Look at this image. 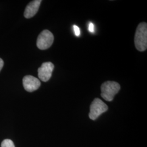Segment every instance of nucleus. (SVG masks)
I'll return each mask as SVG.
<instances>
[{
  "instance_id": "1",
  "label": "nucleus",
  "mask_w": 147,
  "mask_h": 147,
  "mask_svg": "<svg viewBox=\"0 0 147 147\" xmlns=\"http://www.w3.org/2000/svg\"><path fill=\"white\" fill-rule=\"evenodd\" d=\"M135 45L137 50L144 51L147 48V24L141 22L137 27L135 36Z\"/></svg>"
},
{
  "instance_id": "2",
  "label": "nucleus",
  "mask_w": 147,
  "mask_h": 147,
  "mask_svg": "<svg viewBox=\"0 0 147 147\" xmlns=\"http://www.w3.org/2000/svg\"><path fill=\"white\" fill-rule=\"evenodd\" d=\"M121 89L120 84L115 81H106L101 86V96L107 101H112Z\"/></svg>"
},
{
  "instance_id": "3",
  "label": "nucleus",
  "mask_w": 147,
  "mask_h": 147,
  "mask_svg": "<svg viewBox=\"0 0 147 147\" xmlns=\"http://www.w3.org/2000/svg\"><path fill=\"white\" fill-rule=\"evenodd\" d=\"M108 110L107 105L99 98H95L90 106L89 117L90 119L94 121L103 113Z\"/></svg>"
},
{
  "instance_id": "4",
  "label": "nucleus",
  "mask_w": 147,
  "mask_h": 147,
  "mask_svg": "<svg viewBox=\"0 0 147 147\" xmlns=\"http://www.w3.org/2000/svg\"><path fill=\"white\" fill-rule=\"evenodd\" d=\"M54 40L53 33L45 30L42 32L37 38V46L40 50H47L50 47Z\"/></svg>"
},
{
  "instance_id": "5",
  "label": "nucleus",
  "mask_w": 147,
  "mask_h": 147,
  "mask_svg": "<svg viewBox=\"0 0 147 147\" xmlns=\"http://www.w3.org/2000/svg\"><path fill=\"white\" fill-rule=\"evenodd\" d=\"M53 69L54 65L51 62L42 63L38 70L39 78L43 82H47L51 78Z\"/></svg>"
},
{
  "instance_id": "6",
  "label": "nucleus",
  "mask_w": 147,
  "mask_h": 147,
  "mask_svg": "<svg viewBox=\"0 0 147 147\" xmlns=\"http://www.w3.org/2000/svg\"><path fill=\"white\" fill-rule=\"evenodd\" d=\"M23 86L25 89L28 92H32L39 88L40 86V81L39 79L31 76H25L22 80Z\"/></svg>"
},
{
  "instance_id": "7",
  "label": "nucleus",
  "mask_w": 147,
  "mask_h": 147,
  "mask_svg": "<svg viewBox=\"0 0 147 147\" xmlns=\"http://www.w3.org/2000/svg\"><path fill=\"white\" fill-rule=\"evenodd\" d=\"M41 2V0H34L31 2L27 5L24 12V16L27 19H30L35 16L38 11Z\"/></svg>"
},
{
  "instance_id": "8",
  "label": "nucleus",
  "mask_w": 147,
  "mask_h": 147,
  "mask_svg": "<svg viewBox=\"0 0 147 147\" xmlns=\"http://www.w3.org/2000/svg\"><path fill=\"white\" fill-rule=\"evenodd\" d=\"M1 147H15V146L11 140L6 139L2 142Z\"/></svg>"
},
{
  "instance_id": "9",
  "label": "nucleus",
  "mask_w": 147,
  "mask_h": 147,
  "mask_svg": "<svg viewBox=\"0 0 147 147\" xmlns=\"http://www.w3.org/2000/svg\"><path fill=\"white\" fill-rule=\"evenodd\" d=\"M73 28L75 36H77V37H79L80 36V28L78 26H76V25H74Z\"/></svg>"
},
{
  "instance_id": "10",
  "label": "nucleus",
  "mask_w": 147,
  "mask_h": 147,
  "mask_svg": "<svg viewBox=\"0 0 147 147\" xmlns=\"http://www.w3.org/2000/svg\"><path fill=\"white\" fill-rule=\"evenodd\" d=\"M88 31L90 33H93L94 32V24L90 22H89V26H88Z\"/></svg>"
},
{
  "instance_id": "11",
  "label": "nucleus",
  "mask_w": 147,
  "mask_h": 147,
  "mask_svg": "<svg viewBox=\"0 0 147 147\" xmlns=\"http://www.w3.org/2000/svg\"><path fill=\"white\" fill-rule=\"evenodd\" d=\"M3 65H4L3 61L1 58H0V71L1 70V69L3 68Z\"/></svg>"
}]
</instances>
